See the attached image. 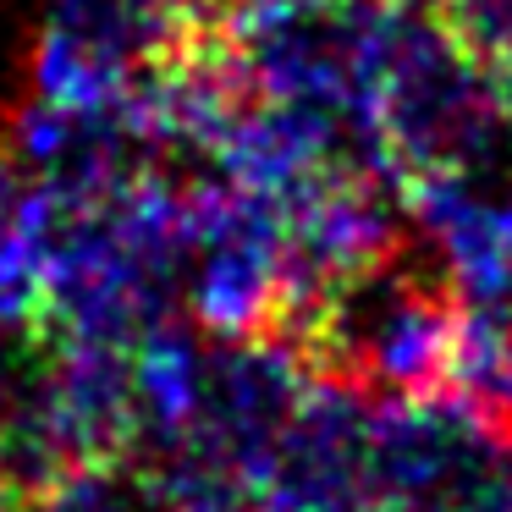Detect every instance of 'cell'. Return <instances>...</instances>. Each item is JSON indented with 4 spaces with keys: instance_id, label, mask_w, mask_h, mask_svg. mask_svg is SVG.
<instances>
[{
    "instance_id": "6da1fadb",
    "label": "cell",
    "mask_w": 512,
    "mask_h": 512,
    "mask_svg": "<svg viewBox=\"0 0 512 512\" xmlns=\"http://www.w3.org/2000/svg\"><path fill=\"white\" fill-rule=\"evenodd\" d=\"M193 39V0H50L34 83L50 100H111Z\"/></svg>"
},
{
    "instance_id": "7a4b0ae2",
    "label": "cell",
    "mask_w": 512,
    "mask_h": 512,
    "mask_svg": "<svg viewBox=\"0 0 512 512\" xmlns=\"http://www.w3.org/2000/svg\"><path fill=\"white\" fill-rule=\"evenodd\" d=\"M441 391L457 397L468 413H479L490 430L512 435V309L457 303Z\"/></svg>"
},
{
    "instance_id": "3957f363",
    "label": "cell",
    "mask_w": 512,
    "mask_h": 512,
    "mask_svg": "<svg viewBox=\"0 0 512 512\" xmlns=\"http://www.w3.org/2000/svg\"><path fill=\"white\" fill-rule=\"evenodd\" d=\"M435 17L485 67L512 56V0H435Z\"/></svg>"
}]
</instances>
